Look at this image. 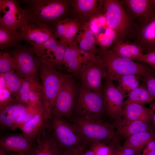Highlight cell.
I'll return each mask as SVG.
<instances>
[{
  "mask_svg": "<svg viewBox=\"0 0 155 155\" xmlns=\"http://www.w3.org/2000/svg\"><path fill=\"white\" fill-rule=\"evenodd\" d=\"M103 69L105 80L113 81L121 76L136 74L145 78L155 74V71L145 65L121 57L110 50H99L98 55Z\"/></svg>",
  "mask_w": 155,
  "mask_h": 155,
  "instance_id": "cell-1",
  "label": "cell"
},
{
  "mask_svg": "<svg viewBox=\"0 0 155 155\" xmlns=\"http://www.w3.org/2000/svg\"><path fill=\"white\" fill-rule=\"evenodd\" d=\"M22 7L25 11L29 23L43 24L53 28L56 22L63 19L69 6L66 0H26Z\"/></svg>",
  "mask_w": 155,
  "mask_h": 155,
  "instance_id": "cell-2",
  "label": "cell"
},
{
  "mask_svg": "<svg viewBox=\"0 0 155 155\" xmlns=\"http://www.w3.org/2000/svg\"><path fill=\"white\" fill-rule=\"evenodd\" d=\"M40 63V77L42 82V104L48 122L57 97L64 81L70 75L59 72L57 67L46 60L37 57Z\"/></svg>",
  "mask_w": 155,
  "mask_h": 155,
  "instance_id": "cell-3",
  "label": "cell"
},
{
  "mask_svg": "<svg viewBox=\"0 0 155 155\" xmlns=\"http://www.w3.org/2000/svg\"><path fill=\"white\" fill-rule=\"evenodd\" d=\"M98 117L72 118L70 122L84 141L90 146L98 143L113 140L115 127Z\"/></svg>",
  "mask_w": 155,
  "mask_h": 155,
  "instance_id": "cell-4",
  "label": "cell"
},
{
  "mask_svg": "<svg viewBox=\"0 0 155 155\" xmlns=\"http://www.w3.org/2000/svg\"><path fill=\"white\" fill-rule=\"evenodd\" d=\"M75 98L72 118L102 117L106 114L105 101L102 95L93 92L80 85Z\"/></svg>",
  "mask_w": 155,
  "mask_h": 155,
  "instance_id": "cell-5",
  "label": "cell"
},
{
  "mask_svg": "<svg viewBox=\"0 0 155 155\" xmlns=\"http://www.w3.org/2000/svg\"><path fill=\"white\" fill-rule=\"evenodd\" d=\"M47 126L52 136L62 151L86 143L71 122L63 118L51 115Z\"/></svg>",
  "mask_w": 155,
  "mask_h": 155,
  "instance_id": "cell-6",
  "label": "cell"
},
{
  "mask_svg": "<svg viewBox=\"0 0 155 155\" xmlns=\"http://www.w3.org/2000/svg\"><path fill=\"white\" fill-rule=\"evenodd\" d=\"M128 36L142 48L144 54L155 51V9L133 22Z\"/></svg>",
  "mask_w": 155,
  "mask_h": 155,
  "instance_id": "cell-7",
  "label": "cell"
},
{
  "mask_svg": "<svg viewBox=\"0 0 155 155\" xmlns=\"http://www.w3.org/2000/svg\"><path fill=\"white\" fill-rule=\"evenodd\" d=\"M103 11L108 26L117 32L119 40H125L132 28L133 22L120 1L104 0Z\"/></svg>",
  "mask_w": 155,
  "mask_h": 155,
  "instance_id": "cell-8",
  "label": "cell"
},
{
  "mask_svg": "<svg viewBox=\"0 0 155 155\" xmlns=\"http://www.w3.org/2000/svg\"><path fill=\"white\" fill-rule=\"evenodd\" d=\"M8 52L15 61V71L21 78L25 79L38 77L40 63L32 48L24 46L20 43L10 49Z\"/></svg>",
  "mask_w": 155,
  "mask_h": 155,
  "instance_id": "cell-9",
  "label": "cell"
},
{
  "mask_svg": "<svg viewBox=\"0 0 155 155\" xmlns=\"http://www.w3.org/2000/svg\"><path fill=\"white\" fill-rule=\"evenodd\" d=\"M29 23L26 11L19 2L0 0V27L16 32Z\"/></svg>",
  "mask_w": 155,
  "mask_h": 155,
  "instance_id": "cell-10",
  "label": "cell"
},
{
  "mask_svg": "<svg viewBox=\"0 0 155 155\" xmlns=\"http://www.w3.org/2000/svg\"><path fill=\"white\" fill-rule=\"evenodd\" d=\"M74 76L73 74L63 83L51 115L63 118L70 122L72 118L76 90V82L73 78Z\"/></svg>",
  "mask_w": 155,
  "mask_h": 155,
  "instance_id": "cell-11",
  "label": "cell"
},
{
  "mask_svg": "<svg viewBox=\"0 0 155 155\" xmlns=\"http://www.w3.org/2000/svg\"><path fill=\"white\" fill-rule=\"evenodd\" d=\"M76 76L80 79V85L103 95L102 80L104 78V74L98 56L84 66Z\"/></svg>",
  "mask_w": 155,
  "mask_h": 155,
  "instance_id": "cell-12",
  "label": "cell"
},
{
  "mask_svg": "<svg viewBox=\"0 0 155 155\" xmlns=\"http://www.w3.org/2000/svg\"><path fill=\"white\" fill-rule=\"evenodd\" d=\"M103 86L106 114L115 122H119L122 118L123 100L126 97L112 81L105 80Z\"/></svg>",
  "mask_w": 155,
  "mask_h": 155,
  "instance_id": "cell-13",
  "label": "cell"
},
{
  "mask_svg": "<svg viewBox=\"0 0 155 155\" xmlns=\"http://www.w3.org/2000/svg\"><path fill=\"white\" fill-rule=\"evenodd\" d=\"M98 57V55L82 50L76 46L67 44L63 65L67 71L76 76L84 66Z\"/></svg>",
  "mask_w": 155,
  "mask_h": 155,
  "instance_id": "cell-14",
  "label": "cell"
},
{
  "mask_svg": "<svg viewBox=\"0 0 155 155\" xmlns=\"http://www.w3.org/2000/svg\"><path fill=\"white\" fill-rule=\"evenodd\" d=\"M42 84L38 77H34L24 79L22 86L15 97V100L28 107L42 106Z\"/></svg>",
  "mask_w": 155,
  "mask_h": 155,
  "instance_id": "cell-15",
  "label": "cell"
},
{
  "mask_svg": "<svg viewBox=\"0 0 155 155\" xmlns=\"http://www.w3.org/2000/svg\"><path fill=\"white\" fill-rule=\"evenodd\" d=\"M20 32L22 40L30 44L34 50L49 39L58 38L52 29L43 24L29 23L21 29Z\"/></svg>",
  "mask_w": 155,
  "mask_h": 155,
  "instance_id": "cell-16",
  "label": "cell"
},
{
  "mask_svg": "<svg viewBox=\"0 0 155 155\" xmlns=\"http://www.w3.org/2000/svg\"><path fill=\"white\" fill-rule=\"evenodd\" d=\"M57 37L50 38L37 49L34 50L36 56L53 64L59 69H62L67 44Z\"/></svg>",
  "mask_w": 155,
  "mask_h": 155,
  "instance_id": "cell-17",
  "label": "cell"
},
{
  "mask_svg": "<svg viewBox=\"0 0 155 155\" xmlns=\"http://www.w3.org/2000/svg\"><path fill=\"white\" fill-rule=\"evenodd\" d=\"M33 147L22 133L10 134L0 140V151L6 153L30 155Z\"/></svg>",
  "mask_w": 155,
  "mask_h": 155,
  "instance_id": "cell-18",
  "label": "cell"
},
{
  "mask_svg": "<svg viewBox=\"0 0 155 155\" xmlns=\"http://www.w3.org/2000/svg\"><path fill=\"white\" fill-rule=\"evenodd\" d=\"M47 124L43 108L39 107L28 120L20 124L18 128L22 135L33 144Z\"/></svg>",
  "mask_w": 155,
  "mask_h": 155,
  "instance_id": "cell-19",
  "label": "cell"
},
{
  "mask_svg": "<svg viewBox=\"0 0 155 155\" xmlns=\"http://www.w3.org/2000/svg\"><path fill=\"white\" fill-rule=\"evenodd\" d=\"M62 151L52 136L47 125L34 142L30 155H61Z\"/></svg>",
  "mask_w": 155,
  "mask_h": 155,
  "instance_id": "cell-20",
  "label": "cell"
},
{
  "mask_svg": "<svg viewBox=\"0 0 155 155\" xmlns=\"http://www.w3.org/2000/svg\"><path fill=\"white\" fill-rule=\"evenodd\" d=\"M120 1L133 22L142 19L155 9L154 0H122Z\"/></svg>",
  "mask_w": 155,
  "mask_h": 155,
  "instance_id": "cell-21",
  "label": "cell"
},
{
  "mask_svg": "<svg viewBox=\"0 0 155 155\" xmlns=\"http://www.w3.org/2000/svg\"><path fill=\"white\" fill-rule=\"evenodd\" d=\"M104 0H75L72 1L74 13L82 21L104 12Z\"/></svg>",
  "mask_w": 155,
  "mask_h": 155,
  "instance_id": "cell-22",
  "label": "cell"
},
{
  "mask_svg": "<svg viewBox=\"0 0 155 155\" xmlns=\"http://www.w3.org/2000/svg\"><path fill=\"white\" fill-rule=\"evenodd\" d=\"M70 45L96 55H98L99 52L95 36L87 21L83 22L79 31Z\"/></svg>",
  "mask_w": 155,
  "mask_h": 155,
  "instance_id": "cell-23",
  "label": "cell"
},
{
  "mask_svg": "<svg viewBox=\"0 0 155 155\" xmlns=\"http://www.w3.org/2000/svg\"><path fill=\"white\" fill-rule=\"evenodd\" d=\"M23 106L16 100L5 105L0 106L1 128L14 130L19 125L18 115Z\"/></svg>",
  "mask_w": 155,
  "mask_h": 155,
  "instance_id": "cell-24",
  "label": "cell"
},
{
  "mask_svg": "<svg viewBox=\"0 0 155 155\" xmlns=\"http://www.w3.org/2000/svg\"><path fill=\"white\" fill-rule=\"evenodd\" d=\"M152 119L150 108L144 105L131 103L123 108L122 118L120 121L129 122L138 120L150 124Z\"/></svg>",
  "mask_w": 155,
  "mask_h": 155,
  "instance_id": "cell-25",
  "label": "cell"
},
{
  "mask_svg": "<svg viewBox=\"0 0 155 155\" xmlns=\"http://www.w3.org/2000/svg\"><path fill=\"white\" fill-rule=\"evenodd\" d=\"M116 132L120 136L127 139L139 133L144 131H154L150 124L140 121L129 122L120 121L114 124Z\"/></svg>",
  "mask_w": 155,
  "mask_h": 155,
  "instance_id": "cell-26",
  "label": "cell"
},
{
  "mask_svg": "<svg viewBox=\"0 0 155 155\" xmlns=\"http://www.w3.org/2000/svg\"><path fill=\"white\" fill-rule=\"evenodd\" d=\"M114 44L111 50L121 57L135 60L144 54L142 48L133 42L125 40H120Z\"/></svg>",
  "mask_w": 155,
  "mask_h": 155,
  "instance_id": "cell-27",
  "label": "cell"
},
{
  "mask_svg": "<svg viewBox=\"0 0 155 155\" xmlns=\"http://www.w3.org/2000/svg\"><path fill=\"white\" fill-rule=\"evenodd\" d=\"M155 140L154 131L142 132L134 134L126 139L124 146L131 148L138 152L150 142Z\"/></svg>",
  "mask_w": 155,
  "mask_h": 155,
  "instance_id": "cell-28",
  "label": "cell"
},
{
  "mask_svg": "<svg viewBox=\"0 0 155 155\" xmlns=\"http://www.w3.org/2000/svg\"><path fill=\"white\" fill-rule=\"evenodd\" d=\"M126 100L123 102V108L131 103H135L142 105L152 102L155 100L143 82L133 90Z\"/></svg>",
  "mask_w": 155,
  "mask_h": 155,
  "instance_id": "cell-29",
  "label": "cell"
},
{
  "mask_svg": "<svg viewBox=\"0 0 155 155\" xmlns=\"http://www.w3.org/2000/svg\"><path fill=\"white\" fill-rule=\"evenodd\" d=\"M22 40L20 31L13 32L0 27V49L7 51L17 46Z\"/></svg>",
  "mask_w": 155,
  "mask_h": 155,
  "instance_id": "cell-30",
  "label": "cell"
},
{
  "mask_svg": "<svg viewBox=\"0 0 155 155\" xmlns=\"http://www.w3.org/2000/svg\"><path fill=\"white\" fill-rule=\"evenodd\" d=\"M142 77L136 74L122 76L116 80L118 82L117 87L126 96L128 97L131 93L140 84Z\"/></svg>",
  "mask_w": 155,
  "mask_h": 155,
  "instance_id": "cell-31",
  "label": "cell"
},
{
  "mask_svg": "<svg viewBox=\"0 0 155 155\" xmlns=\"http://www.w3.org/2000/svg\"><path fill=\"white\" fill-rule=\"evenodd\" d=\"M96 43L100 49L108 50L117 40L119 37L117 32L109 27L100 32L95 36Z\"/></svg>",
  "mask_w": 155,
  "mask_h": 155,
  "instance_id": "cell-32",
  "label": "cell"
},
{
  "mask_svg": "<svg viewBox=\"0 0 155 155\" xmlns=\"http://www.w3.org/2000/svg\"><path fill=\"white\" fill-rule=\"evenodd\" d=\"M2 74L6 82L7 88L15 99L24 79L21 78L15 71H9Z\"/></svg>",
  "mask_w": 155,
  "mask_h": 155,
  "instance_id": "cell-33",
  "label": "cell"
},
{
  "mask_svg": "<svg viewBox=\"0 0 155 155\" xmlns=\"http://www.w3.org/2000/svg\"><path fill=\"white\" fill-rule=\"evenodd\" d=\"M87 22L90 30L95 36L108 27L104 11L92 16Z\"/></svg>",
  "mask_w": 155,
  "mask_h": 155,
  "instance_id": "cell-34",
  "label": "cell"
},
{
  "mask_svg": "<svg viewBox=\"0 0 155 155\" xmlns=\"http://www.w3.org/2000/svg\"><path fill=\"white\" fill-rule=\"evenodd\" d=\"M83 22L77 18L70 19L62 42L66 44H71L79 31Z\"/></svg>",
  "mask_w": 155,
  "mask_h": 155,
  "instance_id": "cell-35",
  "label": "cell"
},
{
  "mask_svg": "<svg viewBox=\"0 0 155 155\" xmlns=\"http://www.w3.org/2000/svg\"><path fill=\"white\" fill-rule=\"evenodd\" d=\"M15 61L8 52H0V73L4 74L7 72L15 71Z\"/></svg>",
  "mask_w": 155,
  "mask_h": 155,
  "instance_id": "cell-36",
  "label": "cell"
},
{
  "mask_svg": "<svg viewBox=\"0 0 155 155\" xmlns=\"http://www.w3.org/2000/svg\"><path fill=\"white\" fill-rule=\"evenodd\" d=\"M105 142L98 143L90 146L94 155H112L115 146L113 143L106 145Z\"/></svg>",
  "mask_w": 155,
  "mask_h": 155,
  "instance_id": "cell-37",
  "label": "cell"
},
{
  "mask_svg": "<svg viewBox=\"0 0 155 155\" xmlns=\"http://www.w3.org/2000/svg\"><path fill=\"white\" fill-rule=\"evenodd\" d=\"M70 20L67 18L58 20L56 23L53 30L59 39L63 42L65 33L68 24Z\"/></svg>",
  "mask_w": 155,
  "mask_h": 155,
  "instance_id": "cell-38",
  "label": "cell"
},
{
  "mask_svg": "<svg viewBox=\"0 0 155 155\" xmlns=\"http://www.w3.org/2000/svg\"><path fill=\"white\" fill-rule=\"evenodd\" d=\"M90 147L89 144L85 143L78 146L63 151L61 155H82L85 151Z\"/></svg>",
  "mask_w": 155,
  "mask_h": 155,
  "instance_id": "cell-39",
  "label": "cell"
},
{
  "mask_svg": "<svg viewBox=\"0 0 155 155\" xmlns=\"http://www.w3.org/2000/svg\"><path fill=\"white\" fill-rule=\"evenodd\" d=\"M141 80L150 94L155 97V74H150L146 77L142 78Z\"/></svg>",
  "mask_w": 155,
  "mask_h": 155,
  "instance_id": "cell-40",
  "label": "cell"
},
{
  "mask_svg": "<svg viewBox=\"0 0 155 155\" xmlns=\"http://www.w3.org/2000/svg\"><path fill=\"white\" fill-rule=\"evenodd\" d=\"M135 60L145 62L150 65L153 70L155 69V51L144 54L137 58Z\"/></svg>",
  "mask_w": 155,
  "mask_h": 155,
  "instance_id": "cell-41",
  "label": "cell"
},
{
  "mask_svg": "<svg viewBox=\"0 0 155 155\" xmlns=\"http://www.w3.org/2000/svg\"><path fill=\"white\" fill-rule=\"evenodd\" d=\"M139 153L137 151L123 146H115L112 155H137Z\"/></svg>",
  "mask_w": 155,
  "mask_h": 155,
  "instance_id": "cell-42",
  "label": "cell"
},
{
  "mask_svg": "<svg viewBox=\"0 0 155 155\" xmlns=\"http://www.w3.org/2000/svg\"><path fill=\"white\" fill-rule=\"evenodd\" d=\"M0 106L7 104L15 100L7 88H0Z\"/></svg>",
  "mask_w": 155,
  "mask_h": 155,
  "instance_id": "cell-43",
  "label": "cell"
},
{
  "mask_svg": "<svg viewBox=\"0 0 155 155\" xmlns=\"http://www.w3.org/2000/svg\"><path fill=\"white\" fill-rule=\"evenodd\" d=\"M155 149V140L150 142L143 150L142 154L139 153L137 155H146Z\"/></svg>",
  "mask_w": 155,
  "mask_h": 155,
  "instance_id": "cell-44",
  "label": "cell"
},
{
  "mask_svg": "<svg viewBox=\"0 0 155 155\" xmlns=\"http://www.w3.org/2000/svg\"><path fill=\"white\" fill-rule=\"evenodd\" d=\"M152 103L150 106V108L152 119L153 120L155 127V100Z\"/></svg>",
  "mask_w": 155,
  "mask_h": 155,
  "instance_id": "cell-45",
  "label": "cell"
},
{
  "mask_svg": "<svg viewBox=\"0 0 155 155\" xmlns=\"http://www.w3.org/2000/svg\"><path fill=\"white\" fill-rule=\"evenodd\" d=\"M82 155H94V154L90 146L85 151Z\"/></svg>",
  "mask_w": 155,
  "mask_h": 155,
  "instance_id": "cell-46",
  "label": "cell"
},
{
  "mask_svg": "<svg viewBox=\"0 0 155 155\" xmlns=\"http://www.w3.org/2000/svg\"><path fill=\"white\" fill-rule=\"evenodd\" d=\"M0 155H25L20 154L8 153L0 151Z\"/></svg>",
  "mask_w": 155,
  "mask_h": 155,
  "instance_id": "cell-47",
  "label": "cell"
},
{
  "mask_svg": "<svg viewBox=\"0 0 155 155\" xmlns=\"http://www.w3.org/2000/svg\"><path fill=\"white\" fill-rule=\"evenodd\" d=\"M146 155H155V149Z\"/></svg>",
  "mask_w": 155,
  "mask_h": 155,
  "instance_id": "cell-48",
  "label": "cell"
},
{
  "mask_svg": "<svg viewBox=\"0 0 155 155\" xmlns=\"http://www.w3.org/2000/svg\"><path fill=\"white\" fill-rule=\"evenodd\" d=\"M154 2H155V0H154Z\"/></svg>",
  "mask_w": 155,
  "mask_h": 155,
  "instance_id": "cell-49",
  "label": "cell"
}]
</instances>
